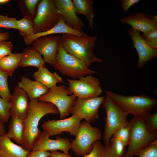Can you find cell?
<instances>
[{
  "label": "cell",
  "mask_w": 157,
  "mask_h": 157,
  "mask_svg": "<svg viewBox=\"0 0 157 157\" xmlns=\"http://www.w3.org/2000/svg\"><path fill=\"white\" fill-rule=\"evenodd\" d=\"M8 74L0 70V97L10 102L12 95L8 88Z\"/></svg>",
  "instance_id": "29"
},
{
  "label": "cell",
  "mask_w": 157,
  "mask_h": 157,
  "mask_svg": "<svg viewBox=\"0 0 157 157\" xmlns=\"http://www.w3.org/2000/svg\"><path fill=\"white\" fill-rule=\"evenodd\" d=\"M22 53H12L0 59V70L12 76L19 67L22 57Z\"/></svg>",
  "instance_id": "25"
},
{
  "label": "cell",
  "mask_w": 157,
  "mask_h": 157,
  "mask_svg": "<svg viewBox=\"0 0 157 157\" xmlns=\"http://www.w3.org/2000/svg\"><path fill=\"white\" fill-rule=\"evenodd\" d=\"M33 77L37 81L49 89L58 83H63V78L56 72L51 73L45 66L38 68L33 74Z\"/></svg>",
  "instance_id": "22"
},
{
  "label": "cell",
  "mask_w": 157,
  "mask_h": 157,
  "mask_svg": "<svg viewBox=\"0 0 157 157\" xmlns=\"http://www.w3.org/2000/svg\"><path fill=\"white\" fill-rule=\"evenodd\" d=\"M10 0H0V4H4L8 3Z\"/></svg>",
  "instance_id": "44"
},
{
  "label": "cell",
  "mask_w": 157,
  "mask_h": 157,
  "mask_svg": "<svg viewBox=\"0 0 157 157\" xmlns=\"http://www.w3.org/2000/svg\"><path fill=\"white\" fill-rule=\"evenodd\" d=\"M60 15L53 0H42L38 5L37 10L32 19L34 34L48 31L58 23Z\"/></svg>",
  "instance_id": "9"
},
{
  "label": "cell",
  "mask_w": 157,
  "mask_h": 157,
  "mask_svg": "<svg viewBox=\"0 0 157 157\" xmlns=\"http://www.w3.org/2000/svg\"><path fill=\"white\" fill-rule=\"evenodd\" d=\"M61 39V36L59 35L42 37L32 43V47L43 56L45 63L53 66Z\"/></svg>",
  "instance_id": "13"
},
{
  "label": "cell",
  "mask_w": 157,
  "mask_h": 157,
  "mask_svg": "<svg viewBox=\"0 0 157 157\" xmlns=\"http://www.w3.org/2000/svg\"><path fill=\"white\" fill-rule=\"evenodd\" d=\"M105 147L99 141L93 144L91 150L83 157H105Z\"/></svg>",
  "instance_id": "34"
},
{
  "label": "cell",
  "mask_w": 157,
  "mask_h": 157,
  "mask_svg": "<svg viewBox=\"0 0 157 157\" xmlns=\"http://www.w3.org/2000/svg\"><path fill=\"white\" fill-rule=\"evenodd\" d=\"M127 32L138 55L137 63L138 68L142 67L148 61L157 58V49L147 43L142 38L139 31L130 28Z\"/></svg>",
  "instance_id": "14"
},
{
  "label": "cell",
  "mask_w": 157,
  "mask_h": 157,
  "mask_svg": "<svg viewBox=\"0 0 157 157\" xmlns=\"http://www.w3.org/2000/svg\"><path fill=\"white\" fill-rule=\"evenodd\" d=\"M19 67H25L33 66L40 67L45 66L46 63L42 55L32 47L24 49Z\"/></svg>",
  "instance_id": "23"
},
{
  "label": "cell",
  "mask_w": 157,
  "mask_h": 157,
  "mask_svg": "<svg viewBox=\"0 0 157 157\" xmlns=\"http://www.w3.org/2000/svg\"><path fill=\"white\" fill-rule=\"evenodd\" d=\"M11 104L0 97V119L4 124L7 123L10 117Z\"/></svg>",
  "instance_id": "31"
},
{
  "label": "cell",
  "mask_w": 157,
  "mask_h": 157,
  "mask_svg": "<svg viewBox=\"0 0 157 157\" xmlns=\"http://www.w3.org/2000/svg\"><path fill=\"white\" fill-rule=\"evenodd\" d=\"M105 98L104 96L91 98H77L75 100L71 113L90 123L99 118V109Z\"/></svg>",
  "instance_id": "11"
},
{
  "label": "cell",
  "mask_w": 157,
  "mask_h": 157,
  "mask_svg": "<svg viewBox=\"0 0 157 157\" xmlns=\"http://www.w3.org/2000/svg\"><path fill=\"white\" fill-rule=\"evenodd\" d=\"M17 85L26 93L29 101L38 99L47 93L49 90L39 82L31 80L23 76L21 81L17 83Z\"/></svg>",
  "instance_id": "21"
},
{
  "label": "cell",
  "mask_w": 157,
  "mask_h": 157,
  "mask_svg": "<svg viewBox=\"0 0 157 157\" xmlns=\"http://www.w3.org/2000/svg\"><path fill=\"white\" fill-rule=\"evenodd\" d=\"M97 39V36H90L86 33L80 36L64 34L61 42L67 53L82 61L89 67L93 63L104 62L94 53V46Z\"/></svg>",
  "instance_id": "2"
},
{
  "label": "cell",
  "mask_w": 157,
  "mask_h": 157,
  "mask_svg": "<svg viewBox=\"0 0 157 157\" xmlns=\"http://www.w3.org/2000/svg\"><path fill=\"white\" fill-rule=\"evenodd\" d=\"M10 35L8 32H0V42L8 39Z\"/></svg>",
  "instance_id": "42"
},
{
  "label": "cell",
  "mask_w": 157,
  "mask_h": 157,
  "mask_svg": "<svg viewBox=\"0 0 157 157\" xmlns=\"http://www.w3.org/2000/svg\"><path fill=\"white\" fill-rule=\"evenodd\" d=\"M82 119L76 115L59 120H48L42 125L43 130L50 136L60 135L64 132L69 133L75 136L79 128Z\"/></svg>",
  "instance_id": "12"
},
{
  "label": "cell",
  "mask_w": 157,
  "mask_h": 157,
  "mask_svg": "<svg viewBox=\"0 0 157 157\" xmlns=\"http://www.w3.org/2000/svg\"><path fill=\"white\" fill-rule=\"evenodd\" d=\"M130 134L128 147L123 157H133L142 149L157 140V133H150L143 118L134 116L128 122Z\"/></svg>",
  "instance_id": "4"
},
{
  "label": "cell",
  "mask_w": 157,
  "mask_h": 157,
  "mask_svg": "<svg viewBox=\"0 0 157 157\" xmlns=\"http://www.w3.org/2000/svg\"><path fill=\"white\" fill-rule=\"evenodd\" d=\"M130 134V128L128 123L116 130L112 137L118 139L126 146L129 141Z\"/></svg>",
  "instance_id": "30"
},
{
  "label": "cell",
  "mask_w": 157,
  "mask_h": 157,
  "mask_svg": "<svg viewBox=\"0 0 157 157\" xmlns=\"http://www.w3.org/2000/svg\"><path fill=\"white\" fill-rule=\"evenodd\" d=\"M72 1L76 13L84 15L87 19L90 28L93 29V20L95 16L93 0H73Z\"/></svg>",
  "instance_id": "24"
},
{
  "label": "cell",
  "mask_w": 157,
  "mask_h": 157,
  "mask_svg": "<svg viewBox=\"0 0 157 157\" xmlns=\"http://www.w3.org/2000/svg\"><path fill=\"white\" fill-rule=\"evenodd\" d=\"M17 18L10 17L7 15H0V27L17 29Z\"/></svg>",
  "instance_id": "35"
},
{
  "label": "cell",
  "mask_w": 157,
  "mask_h": 157,
  "mask_svg": "<svg viewBox=\"0 0 157 157\" xmlns=\"http://www.w3.org/2000/svg\"><path fill=\"white\" fill-rule=\"evenodd\" d=\"M136 155L138 157H157V140L142 149Z\"/></svg>",
  "instance_id": "32"
},
{
  "label": "cell",
  "mask_w": 157,
  "mask_h": 157,
  "mask_svg": "<svg viewBox=\"0 0 157 157\" xmlns=\"http://www.w3.org/2000/svg\"><path fill=\"white\" fill-rule=\"evenodd\" d=\"M102 104L106 112L103 140L106 147L115 131L128 124V115L107 95Z\"/></svg>",
  "instance_id": "6"
},
{
  "label": "cell",
  "mask_w": 157,
  "mask_h": 157,
  "mask_svg": "<svg viewBox=\"0 0 157 157\" xmlns=\"http://www.w3.org/2000/svg\"><path fill=\"white\" fill-rule=\"evenodd\" d=\"M10 102V116L23 120L28 111L29 101L26 93L17 85L15 88Z\"/></svg>",
  "instance_id": "18"
},
{
  "label": "cell",
  "mask_w": 157,
  "mask_h": 157,
  "mask_svg": "<svg viewBox=\"0 0 157 157\" xmlns=\"http://www.w3.org/2000/svg\"><path fill=\"white\" fill-rule=\"evenodd\" d=\"M75 136L71 140V149L77 156H83L90 152L94 143L100 139L101 132L98 128L84 121L81 122Z\"/></svg>",
  "instance_id": "7"
},
{
  "label": "cell",
  "mask_w": 157,
  "mask_h": 157,
  "mask_svg": "<svg viewBox=\"0 0 157 157\" xmlns=\"http://www.w3.org/2000/svg\"><path fill=\"white\" fill-rule=\"evenodd\" d=\"M5 133L4 123L0 119V135H3Z\"/></svg>",
  "instance_id": "43"
},
{
  "label": "cell",
  "mask_w": 157,
  "mask_h": 157,
  "mask_svg": "<svg viewBox=\"0 0 157 157\" xmlns=\"http://www.w3.org/2000/svg\"><path fill=\"white\" fill-rule=\"evenodd\" d=\"M50 157H73L69 155L68 153H63L58 151V150L53 151H51Z\"/></svg>",
  "instance_id": "41"
},
{
  "label": "cell",
  "mask_w": 157,
  "mask_h": 157,
  "mask_svg": "<svg viewBox=\"0 0 157 157\" xmlns=\"http://www.w3.org/2000/svg\"><path fill=\"white\" fill-rule=\"evenodd\" d=\"M39 1V0H25L22 1L27 10V13L26 16L32 19L34 17L36 6L38 5Z\"/></svg>",
  "instance_id": "37"
},
{
  "label": "cell",
  "mask_w": 157,
  "mask_h": 157,
  "mask_svg": "<svg viewBox=\"0 0 157 157\" xmlns=\"http://www.w3.org/2000/svg\"><path fill=\"white\" fill-rule=\"evenodd\" d=\"M77 97L64 85H56L49 89L41 96L39 101L50 103L58 109L60 119L65 118L71 113L73 104Z\"/></svg>",
  "instance_id": "8"
},
{
  "label": "cell",
  "mask_w": 157,
  "mask_h": 157,
  "mask_svg": "<svg viewBox=\"0 0 157 157\" xmlns=\"http://www.w3.org/2000/svg\"><path fill=\"white\" fill-rule=\"evenodd\" d=\"M119 22L122 24L129 25L131 28L143 34L157 28V22L151 19L147 14L140 11L121 18Z\"/></svg>",
  "instance_id": "15"
},
{
  "label": "cell",
  "mask_w": 157,
  "mask_h": 157,
  "mask_svg": "<svg viewBox=\"0 0 157 157\" xmlns=\"http://www.w3.org/2000/svg\"><path fill=\"white\" fill-rule=\"evenodd\" d=\"M84 33L69 27L66 24L63 17L60 15L58 23L51 29L43 32L24 37L23 38L25 44L26 45H29L38 38L43 36L57 34H69L80 36L83 35Z\"/></svg>",
  "instance_id": "19"
},
{
  "label": "cell",
  "mask_w": 157,
  "mask_h": 157,
  "mask_svg": "<svg viewBox=\"0 0 157 157\" xmlns=\"http://www.w3.org/2000/svg\"><path fill=\"white\" fill-rule=\"evenodd\" d=\"M28 152L13 143L6 133L0 135V157H26Z\"/></svg>",
  "instance_id": "20"
},
{
  "label": "cell",
  "mask_w": 157,
  "mask_h": 157,
  "mask_svg": "<svg viewBox=\"0 0 157 157\" xmlns=\"http://www.w3.org/2000/svg\"><path fill=\"white\" fill-rule=\"evenodd\" d=\"M51 155L49 151L33 150L28 152L26 157H49Z\"/></svg>",
  "instance_id": "39"
},
{
  "label": "cell",
  "mask_w": 157,
  "mask_h": 157,
  "mask_svg": "<svg viewBox=\"0 0 157 157\" xmlns=\"http://www.w3.org/2000/svg\"><path fill=\"white\" fill-rule=\"evenodd\" d=\"M49 114H59L53 104L40 101L38 99L29 101L28 111L23 120L24 130L21 146L26 150L28 151L33 150L42 132L38 128L39 122L43 117Z\"/></svg>",
  "instance_id": "1"
},
{
  "label": "cell",
  "mask_w": 157,
  "mask_h": 157,
  "mask_svg": "<svg viewBox=\"0 0 157 157\" xmlns=\"http://www.w3.org/2000/svg\"><path fill=\"white\" fill-rule=\"evenodd\" d=\"M67 81L68 89L77 98L98 97L103 92L99 79L92 75L81 77L78 79H67Z\"/></svg>",
  "instance_id": "10"
},
{
  "label": "cell",
  "mask_w": 157,
  "mask_h": 157,
  "mask_svg": "<svg viewBox=\"0 0 157 157\" xmlns=\"http://www.w3.org/2000/svg\"><path fill=\"white\" fill-rule=\"evenodd\" d=\"M149 16L150 17H151L153 18V19H154L157 22V15L154 16H152L150 15H149Z\"/></svg>",
  "instance_id": "45"
},
{
  "label": "cell",
  "mask_w": 157,
  "mask_h": 157,
  "mask_svg": "<svg viewBox=\"0 0 157 157\" xmlns=\"http://www.w3.org/2000/svg\"><path fill=\"white\" fill-rule=\"evenodd\" d=\"M126 146L119 140L113 137L108 145L105 146V157H123L126 152Z\"/></svg>",
  "instance_id": "27"
},
{
  "label": "cell",
  "mask_w": 157,
  "mask_h": 157,
  "mask_svg": "<svg viewBox=\"0 0 157 157\" xmlns=\"http://www.w3.org/2000/svg\"><path fill=\"white\" fill-rule=\"evenodd\" d=\"M105 93L128 115L144 117L157 104L156 99L145 94L126 96L109 90Z\"/></svg>",
  "instance_id": "3"
},
{
  "label": "cell",
  "mask_w": 157,
  "mask_h": 157,
  "mask_svg": "<svg viewBox=\"0 0 157 157\" xmlns=\"http://www.w3.org/2000/svg\"><path fill=\"white\" fill-rule=\"evenodd\" d=\"M53 67L62 75L74 79L98 73L90 69L82 61L67 53L63 49L61 42Z\"/></svg>",
  "instance_id": "5"
},
{
  "label": "cell",
  "mask_w": 157,
  "mask_h": 157,
  "mask_svg": "<svg viewBox=\"0 0 157 157\" xmlns=\"http://www.w3.org/2000/svg\"><path fill=\"white\" fill-rule=\"evenodd\" d=\"M140 0H120L121 7L124 12L127 11L128 10L134 5L138 3Z\"/></svg>",
  "instance_id": "40"
},
{
  "label": "cell",
  "mask_w": 157,
  "mask_h": 157,
  "mask_svg": "<svg viewBox=\"0 0 157 157\" xmlns=\"http://www.w3.org/2000/svg\"><path fill=\"white\" fill-rule=\"evenodd\" d=\"M13 47L11 41L3 40L0 42V59L11 53Z\"/></svg>",
  "instance_id": "38"
},
{
  "label": "cell",
  "mask_w": 157,
  "mask_h": 157,
  "mask_svg": "<svg viewBox=\"0 0 157 157\" xmlns=\"http://www.w3.org/2000/svg\"><path fill=\"white\" fill-rule=\"evenodd\" d=\"M49 137L43 130L34 144L33 150L51 151L60 150L64 153H68L69 150L71 149L69 139L58 136L54 140L49 138Z\"/></svg>",
  "instance_id": "17"
},
{
  "label": "cell",
  "mask_w": 157,
  "mask_h": 157,
  "mask_svg": "<svg viewBox=\"0 0 157 157\" xmlns=\"http://www.w3.org/2000/svg\"><path fill=\"white\" fill-rule=\"evenodd\" d=\"M143 118L149 132L152 133H157V113H150Z\"/></svg>",
  "instance_id": "33"
},
{
  "label": "cell",
  "mask_w": 157,
  "mask_h": 157,
  "mask_svg": "<svg viewBox=\"0 0 157 157\" xmlns=\"http://www.w3.org/2000/svg\"><path fill=\"white\" fill-rule=\"evenodd\" d=\"M55 5L59 14L64 18L69 27L82 32L84 24L77 15L72 0H53Z\"/></svg>",
  "instance_id": "16"
},
{
  "label": "cell",
  "mask_w": 157,
  "mask_h": 157,
  "mask_svg": "<svg viewBox=\"0 0 157 157\" xmlns=\"http://www.w3.org/2000/svg\"><path fill=\"white\" fill-rule=\"evenodd\" d=\"M24 130L23 120L17 118H11L6 133L10 139H13L17 144L21 145Z\"/></svg>",
  "instance_id": "26"
},
{
  "label": "cell",
  "mask_w": 157,
  "mask_h": 157,
  "mask_svg": "<svg viewBox=\"0 0 157 157\" xmlns=\"http://www.w3.org/2000/svg\"><path fill=\"white\" fill-rule=\"evenodd\" d=\"M141 36L142 38L152 47L157 49V28L152 30Z\"/></svg>",
  "instance_id": "36"
},
{
  "label": "cell",
  "mask_w": 157,
  "mask_h": 157,
  "mask_svg": "<svg viewBox=\"0 0 157 157\" xmlns=\"http://www.w3.org/2000/svg\"><path fill=\"white\" fill-rule=\"evenodd\" d=\"M16 24L19 33L23 37L34 34L32 19L29 17L24 16L22 19L17 20Z\"/></svg>",
  "instance_id": "28"
}]
</instances>
